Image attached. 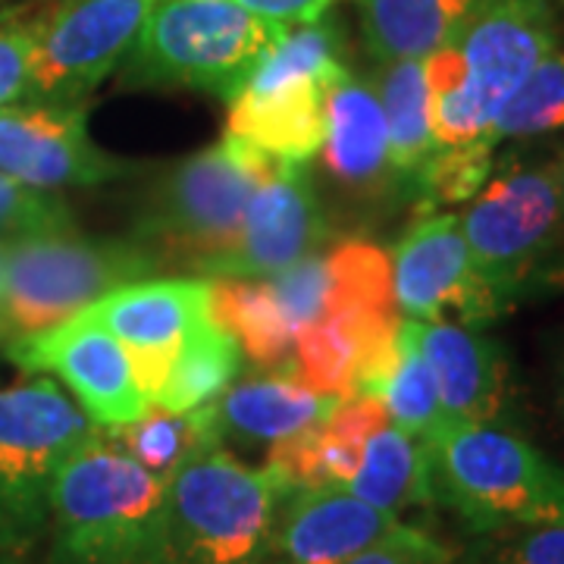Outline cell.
<instances>
[{"mask_svg":"<svg viewBox=\"0 0 564 564\" xmlns=\"http://www.w3.org/2000/svg\"><path fill=\"white\" fill-rule=\"evenodd\" d=\"M555 47L549 0H496L452 44L423 57L436 151L496 154L492 122Z\"/></svg>","mask_w":564,"mask_h":564,"instance_id":"obj_1","label":"cell"},{"mask_svg":"<svg viewBox=\"0 0 564 564\" xmlns=\"http://www.w3.org/2000/svg\"><path fill=\"white\" fill-rule=\"evenodd\" d=\"M166 484L91 426L51 496L47 564H163Z\"/></svg>","mask_w":564,"mask_h":564,"instance_id":"obj_2","label":"cell"},{"mask_svg":"<svg viewBox=\"0 0 564 564\" xmlns=\"http://www.w3.org/2000/svg\"><path fill=\"white\" fill-rule=\"evenodd\" d=\"M280 158L223 132L214 148L173 163L148 188L135 236L161 270L214 276L242 236L245 207Z\"/></svg>","mask_w":564,"mask_h":564,"instance_id":"obj_3","label":"cell"},{"mask_svg":"<svg viewBox=\"0 0 564 564\" xmlns=\"http://www.w3.org/2000/svg\"><path fill=\"white\" fill-rule=\"evenodd\" d=\"M423 448L433 502L477 533L564 524V467L514 430L440 421Z\"/></svg>","mask_w":564,"mask_h":564,"instance_id":"obj_4","label":"cell"},{"mask_svg":"<svg viewBox=\"0 0 564 564\" xmlns=\"http://www.w3.org/2000/svg\"><path fill=\"white\" fill-rule=\"evenodd\" d=\"M285 25L236 0H154L120 69L122 88H195L232 101Z\"/></svg>","mask_w":564,"mask_h":564,"instance_id":"obj_5","label":"cell"},{"mask_svg":"<svg viewBox=\"0 0 564 564\" xmlns=\"http://www.w3.org/2000/svg\"><path fill=\"white\" fill-rule=\"evenodd\" d=\"M285 492L267 467L204 448L166 484L163 564H267Z\"/></svg>","mask_w":564,"mask_h":564,"instance_id":"obj_6","label":"cell"},{"mask_svg":"<svg viewBox=\"0 0 564 564\" xmlns=\"http://www.w3.org/2000/svg\"><path fill=\"white\" fill-rule=\"evenodd\" d=\"M348 73L339 22L292 25L263 54L229 104L226 135L263 154L307 163L326 135V95Z\"/></svg>","mask_w":564,"mask_h":564,"instance_id":"obj_7","label":"cell"},{"mask_svg":"<svg viewBox=\"0 0 564 564\" xmlns=\"http://www.w3.org/2000/svg\"><path fill=\"white\" fill-rule=\"evenodd\" d=\"M458 220L480 280L508 311L564 261V158L505 166Z\"/></svg>","mask_w":564,"mask_h":564,"instance_id":"obj_8","label":"cell"},{"mask_svg":"<svg viewBox=\"0 0 564 564\" xmlns=\"http://www.w3.org/2000/svg\"><path fill=\"white\" fill-rule=\"evenodd\" d=\"M158 270L154 258L132 239H85L76 229L3 245L0 339L10 345L39 336Z\"/></svg>","mask_w":564,"mask_h":564,"instance_id":"obj_9","label":"cell"},{"mask_svg":"<svg viewBox=\"0 0 564 564\" xmlns=\"http://www.w3.org/2000/svg\"><path fill=\"white\" fill-rule=\"evenodd\" d=\"M91 421L54 380L0 389V555L25 558L51 521V496Z\"/></svg>","mask_w":564,"mask_h":564,"instance_id":"obj_10","label":"cell"},{"mask_svg":"<svg viewBox=\"0 0 564 564\" xmlns=\"http://www.w3.org/2000/svg\"><path fill=\"white\" fill-rule=\"evenodd\" d=\"M154 0H61L32 17L29 101H88L139 41Z\"/></svg>","mask_w":564,"mask_h":564,"instance_id":"obj_11","label":"cell"},{"mask_svg":"<svg viewBox=\"0 0 564 564\" xmlns=\"http://www.w3.org/2000/svg\"><path fill=\"white\" fill-rule=\"evenodd\" d=\"M7 355L25 373H57L66 389L79 399L91 426H122L148 411L120 343L82 311L69 321L7 345Z\"/></svg>","mask_w":564,"mask_h":564,"instance_id":"obj_12","label":"cell"},{"mask_svg":"<svg viewBox=\"0 0 564 564\" xmlns=\"http://www.w3.org/2000/svg\"><path fill=\"white\" fill-rule=\"evenodd\" d=\"M392 285L404 321H445L464 326L499 317L505 307L480 280L455 214H426L392 251Z\"/></svg>","mask_w":564,"mask_h":564,"instance_id":"obj_13","label":"cell"},{"mask_svg":"<svg viewBox=\"0 0 564 564\" xmlns=\"http://www.w3.org/2000/svg\"><path fill=\"white\" fill-rule=\"evenodd\" d=\"M0 173L57 192L117 180L126 163L95 144L85 101H17L0 107Z\"/></svg>","mask_w":564,"mask_h":564,"instance_id":"obj_14","label":"cell"},{"mask_svg":"<svg viewBox=\"0 0 564 564\" xmlns=\"http://www.w3.org/2000/svg\"><path fill=\"white\" fill-rule=\"evenodd\" d=\"M85 311L120 343L135 383L148 402H154L180 358L188 329L210 314V280L170 276L129 282Z\"/></svg>","mask_w":564,"mask_h":564,"instance_id":"obj_15","label":"cell"},{"mask_svg":"<svg viewBox=\"0 0 564 564\" xmlns=\"http://www.w3.org/2000/svg\"><path fill=\"white\" fill-rule=\"evenodd\" d=\"M329 236L307 163L276 161L245 207L242 236L214 276L263 280L314 254Z\"/></svg>","mask_w":564,"mask_h":564,"instance_id":"obj_16","label":"cell"},{"mask_svg":"<svg viewBox=\"0 0 564 564\" xmlns=\"http://www.w3.org/2000/svg\"><path fill=\"white\" fill-rule=\"evenodd\" d=\"M414 323L417 345L436 377L443 421L508 426L514 383L502 345L464 323Z\"/></svg>","mask_w":564,"mask_h":564,"instance_id":"obj_17","label":"cell"},{"mask_svg":"<svg viewBox=\"0 0 564 564\" xmlns=\"http://www.w3.org/2000/svg\"><path fill=\"white\" fill-rule=\"evenodd\" d=\"M399 524L345 486L289 489L273 530L267 564H345Z\"/></svg>","mask_w":564,"mask_h":564,"instance_id":"obj_18","label":"cell"},{"mask_svg":"<svg viewBox=\"0 0 564 564\" xmlns=\"http://www.w3.org/2000/svg\"><path fill=\"white\" fill-rule=\"evenodd\" d=\"M323 170L351 202H383L402 192L389 163V135L380 98L367 76L351 69L333 82L326 95Z\"/></svg>","mask_w":564,"mask_h":564,"instance_id":"obj_19","label":"cell"},{"mask_svg":"<svg viewBox=\"0 0 564 564\" xmlns=\"http://www.w3.org/2000/svg\"><path fill=\"white\" fill-rule=\"evenodd\" d=\"M496 0H355L364 51L373 63L423 61L462 35Z\"/></svg>","mask_w":564,"mask_h":564,"instance_id":"obj_20","label":"cell"},{"mask_svg":"<svg viewBox=\"0 0 564 564\" xmlns=\"http://www.w3.org/2000/svg\"><path fill=\"white\" fill-rule=\"evenodd\" d=\"M343 399L321 395L295 373H261L226 389L214 402L220 436L273 445L323 421Z\"/></svg>","mask_w":564,"mask_h":564,"instance_id":"obj_21","label":"cell"},{"mask_svg":"<svg viewBox=\"0 0 564 564\" xmlns=\"http://www.w3.org/2000/svg\"><path fill=\"white\" fill-rule=\"evenodd\" d=\"M367 79L383 107L392 173H395L404 195H414V185L421 180L423 166L436 151L423 61L404 57V61L373 63V73Z\"/></svg>","mask_w":564,"mask_h":564,"instance_id":"obj_22","label":"cell"},{"mask_svg":"<svg viewBox=\"0 0 564 564\" xmlns=\"http://www.w3.org/2000/svg\"><path fill=\"white\" fill-rule=\"evenodd\" d=\"M210 317L239 343L261 373H295V333L267 280H210Z\"/></svg>","mask_w":564,"mask_h":564,"instance_id":"obj_23","label":"cell"},{"mask_svg":"<svg viewBox=\"0 0 564 564\" xmlns=\"http://www.w3.org/2000/svg\"><path fill=\"white\" fill-rule=\"evenodd\" d=\"M101 430L132 462L163 480H170L182 464L204 448L223 445L214 402L192 411H166L161 404H148V411L135 421Z\"/></svg>","mask_w":564,"mask_h":564,"instance_id":"obj_24","label":"cell"},{"mask_svg":"<svg viewBox=\"0 0 564 564\" xmlns=\"http://www.w3.org/2000/svg\"><path fill=\"white\" fill-rule=\"evenodd\" d=\"M351 496L367 505L402 514L414 505H433L430 496V470H426V448L421 436H411L399 426H383L370 436L355 477L345 486Z\"/></svg>","mask_w":564,"mask_h":564,"instance_id":"obj_25","label":"cell"},{"mask_svg":"<svg viewBox=\"0 0 564 564\" xmlns=\"http://www.w3.org/2000/svg\"><path fill=\"white\" fill-rule=\"evenodd\" d=\"M242 370V348L207 314L185 336L180 358L154 404L166 411H192L217 402Z\"/></svg>","mask_w":564,"mask_h":564,"instance_id":"obj_26","label":"cell"},{"mask_svg":"<svg viewBox=\"0 0 564 564\" xmlns=\"http://www.w3.org/2000/svg\"><path fill=\"white\" fill-rule=\"evenodd\" d=\"M383 402L389 423L411 436H426L436 423L443 421L440 389L430 364L417 345V323L402 321L395 358L389 364L386 377L373 392Z\"/></svg>","mask_w":564,"mask_h":564,"instance_id":"obj_27","label":"cell"},{"mask_svg":"<svg viewBox=\"0 0 564 564\" xmlns=\"http://www.w3.org/2000/svg\"><path fill=\"white\" fill-rule=\"evenodd\" d=\"M564 132V51L555 47L527 82L505 104L489 129V144L499 148L502 141L543 139Z\"/></svg>","mask_w":564,"mask_h":564,"instance_id":"obj_28","label":"cell"},{"mask_svg":"<svg viewBox=\"0 0 564 564\" xmlns=\"http://www.w3.org/2000/svg\"><path fill=\"white\" fill-rule=\"evenodd\" d=\"M263 280L280 304L282 317L289 321L292 333L299 336L307 323H314L323 314L333 276H329L326 251H314V254L289 263L285 270L273 273V276H263Z\"/></svg>","mask_w":564,"mask_h":564,"instance_id":"obj_29","label":"cell"},{"mask_svg":"<svg viewBox=\"0 0 564 564\" xmlns=\"http://www.w3.org/2000/svg\"><path fill=\"white\" fill-rule=\"evenodd\" d=\"M73 229L69 207L0 173V245Z\"/></svg>","mask_w":564,"mask_h":564,"instance_id":"obj_30","label":"cell"},{"mask_svg":"<svg viewBox=\"0 0 564 564\" xmlns=\"http://www.w3.org/2000/svg\"><path fill=\"white\" fill-rule=\"evenodd\" d=\"M470 564H564V524L511 527L484 533Z\"/></svg>","mask_w":564,"mask_h":564,"instance_id":"obj_31","label":"cell"},{"mask_svg":"<svg viewBox=\"0 0 564 564\" xmlns=\"http://www.w3.org/2000/svg\"><path fill=\"white\" fill-rule=\"evenodd\" d=\"M345 564H458V558L448 545L430 536L426 530L399 521L377 543L361 549Z\"/></svg>","mask_w":564,"mask_h":564,"instance_id":"obj_32","label":"cell"},{"mask_svg":"<svg viewBox=\"0 0 564 564\" xmlns=\"http://www.w3.org/2000/svg\"><path fill=\"white\" fill-rule=\"evenodd\" d=\"M35 32L32 17H0V107L29 101Z\"/></svg>","mask_w":564,"mask_h":564,"instance_id":"obj_33","label":"cell"},{"mask_svg":"<svg viewBox=\"0 0 564 564\" xmlns=\"http://www.w3.org/2000/svg\"><path fill=\"white\" fill-rule=\"evenodd\" d=\"M236 3H242L248 13H254L261 20L292 29V25H307V22L323 20L326 10L336 0H236Z\"/></svg>","mask_w":564,"mask_h":564,"instance_id":"obj_34","label":"cell"},{"mask_svg":"<svg viewBox=\"0 0 564 564\" xmlns=\"http://www.w3.org/2000/svg\"><path fill=\"white\" fill-rule=\"evenodd\" d=\"M558 411H562V421H564V364H562V386H558Z\"/></svg>","mask_w":564,"mask_h":564,"instance_id":"obj_35","label":"cell"},{"mask_svg":"<svg viewBox=\"0 0 564 564\" xmlns=\"http://www.w3.org/2000/svg\"><path fill=\"white\" fill-rule=\"evenodd\" d=\"M0 564H22V558H10V555H0Z\"/></svg>","mask_w":564,"mask_h":564,"instance_id":"obj_36","label":"cell"},{"mask_svg":"<svg viewBox=\"0 0 564 564\" xmlns=\"http://www.w3.org/2000/svg\"><path fill=\"white\" fill-rule=\"evenodd\" d=\"M0 270H3V245H0Z\"/></svg>","mask_w":564,"mask_h":564,"instance_id":"obj_37","label":"cell"},{"mask_svg":"<svg viewBox=\"0 0 564 564\" xmlns=\"http://www.w3.org/2000/svg\"><path fill=\"white\" fill-rule=\"evenodd\" d=\"M51 3H61V0H51Z\"/></svg>","mask_w":564,"mask_h":564,"instance_id":"obj_38","label":"cell"},{"mask_svg":"<svg viewBox=\"0 0 564 564\" xmlns=\"http://www.w3.org/2000/svg\"><path fill=\"white\" fill-rule=\"evenodd\" d=\"M562 3H564V0H562Z\"/></svg>","mask_w":564,"mask_h":564,"instance_id":"obj_39","label":"cell"}]
</instances>
